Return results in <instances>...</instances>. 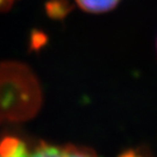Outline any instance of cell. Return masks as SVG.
<instances>
[{
  "mask_svg": "<svg viewBox=\"0 0 157 157\" xmlns=\"http://www.w3.org/2000/svg\"><path fill=\"white\" fill-rule=\"evenodd\" d=\"M40 102L39 82L28 67L19 63L0 65V121L30 118Z\"/></svg>",
  "mask_w": 157,
  "mask_h": 157,
  "instance_id": "obj_1",
  "label": "cell"
},
{
  "mask_svg": "<svg viewBox=\"0 0 157 157\" xmlns=\"http://www.w3.org/2000/svg\"><path fill=\"white\" fill-rule=\"evenodd\" d=\"M22 157H98L93 150L71 144L56 146L41 142L33 148H26Z\"/></svg>",
  "mask_w": 157,
  "mask_h": 157,
  "instance_id": "obj_2",
  "label": "cell"
},
{
  "mask_svg": "<svg viewBox=\"0 0 157 157\" xmlns=\"http://www.w3.org/2000/svg\"><path fill=\"white\" fill-rule=\"evenodd\" d=\"M78 6L90 13H104L113 10L120 0H76Z\"/></svg>",
  "mask_w": 157,
  "mask_h": 157,
  "instance_id": "obj_3",
  "label": "cell"
},
{
  "mask_svg": "<svg viewBox=\"0 0 157 157\" xmlns=\"http://www.w3.org/2000/svg\"><path fill=\"white\" fill-rule=\"evenodd\" d=\"M14 1L15 0H0V10H4L6 7H10Z\"/></svg>",
  "mask_w": 157,
  "mask_h": 157,
  "instance_id": "obj_4",
  "label": "cell"
}]
</instances>
